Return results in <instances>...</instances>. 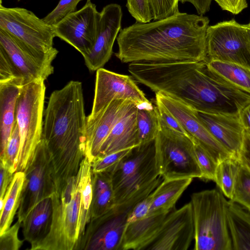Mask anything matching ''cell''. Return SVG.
I'll list each match as a JSON object with an SVG mask.
<instances>
[{"instance_id":"cell-11","label":"cell","mask_w":250,"mask_h":250,"mask_svg":"<svg viewBox=\"0 0 250 250\" xmlns=\"http://www.w3.org/2000/svg\"><path fill=\"white\" fill-rule=\"evenodd\" d=\"M55 190L50 155L44 141L42 139L32 163L25 172L18 221L21 223L38 202L52 196Z\"/></svg>"},{"instance_id":"cell-15","label":"cell","mask_w":250,"mask_h":250,"mask_svg":"<svg viewBox=\"0 0 250 250\" xmlns=\"http://www.w3.org/2000/svg\"><path fill=\"white\" fill-rule=\"evenodd\" d=\"M116 99L129 100L137 105L149 102L131 77L103 68L98 69L92 110L87 118L95 117Z\"/></svg>"},{"instance_id":"cell-18","label":"cell","mask_w":250,"mask_h":250,"mask_svg":"<svg viewBox=\"0 0 250 250\" xmlns=\"http://www.w3.org/2000/svg\"><path fill=\"white\" fill-rule=\"evenodd\" d=\"M135 104L129 100H114L95 117H87L85 155L91 162L118 120Z\"/></svg>"},{"instance_id":"cell-34","label":"cell","mask_w":250,"mask_h":250,"mask_svg":"<svg viewBox=\"0 0 250 250\" xmlns=\"http://www.w3.org/2000/svg\"><path fill=\"white\" fill-rule=\"evenodd\" d=\"M82 0H60L57 6L42 19L47 24L54 26L69 14L76 11L78 4Z\"/></svg>"},{"instance_id":"cell-20","label":"cell","mask_w":250,"mask_h":250,"mask_svg":"<svg viewBox=\"0 0 250 250\" xmlns=\"http://www.w3.org/2000/svg\"><path fill=\"white\" fill-rule=\"evenodd\" d=\"M168 213H148L127 221L121 250H146L156 237Z\"/></svg>"},{"instance_id":"cell-12","label":"cell","mask_w":250,"mask_h":250,"mask_svg":"<svg viewBox=\"0 0 250 250\" xmlns=\"http://www.w3.org/2000/svg\"><path fill=\"white\" fill-rule=\"evenodd\" d=\"M100 15L95 4L86 2L80 10L53 26L55 37L74 47L84 57L95 43Z\"/></svg>"},{"instance_id":"cell-29","label":"cell","mask_w":250,"mask_h":250,"mask_svg":"<svg viewBox=\"0 0 250 250\" xmlns=\"http://www.w3.org/2000/svg\"><path fill=\"white\" fill-rule=\"evenodd\" d=\"M208 66L230 83L250 93V67L236 63L208 61Z\"/></svg>"},{"instance_id":"cell-31","label":"cell","mask_w":250,"mask_h":250,"mask_svg":"<svg viewBox=\"0 0 250 250\" xmlns=\"http://www.w3.org/2000/svg\"><path fill=\"white\" fill-rule=\"evenodd\" d=\"M231 201L250 212V170L239 164Z\"/></svg>"},{"instance_id":"cell-8","label":"cell","mask_w":250,"mask_h":250,"mask_svg":"<svg viewBox=\"0 0 250 250\" xmlns=\"http://www.w3.org/2000/svg\"><path fill=\"white\" fill-rule=\"evenodd\" d=\"M155 145L157 167L164 180L202 178L191 137L160 125Z\"/></svg>"},{"instance_id":"cell-19","label":"cell","mask_w":250,"mask_h":250,"mask_svg":"<svg viewBox=\"0 0 250 250\" xmlns=\"http://www.w3.org/2000/svg\"><path fill=\"white\" fill-rule=\"evenodd\" d=\"M196 113L200 121L212 136L236 158L245 133L240 113L215 114L197 111Z\"/></svg>"},{"instance_id":"cell-17","label":"cell","mask_w":250,"mask_h":250,"mask_svg":"<svg viewBox=\"0 0 250 250\" xmlns=\"http://www.w3.org/2000/svg\"><path fill=\"white\" fill-rule=\"evenodd\" d=\"M121 6L110 3L100 12L96 39L90 53L83 57L85 65L93 71L103 68L110 59L113 46L121 29Z\"/></svg>"},{"instance_id":"cell-5","label":"cell","mask_w":250,"mask_h":250,"mask_svg":"<svg viewBox=\"0 0 250 250\" xmlns=\"http://www.w3.org/2000/svg\"><path fill=\"white\" fill-rule=\"evenodd\" d=\"M195 250H232L228 224L229 201L221 190L207 189L191 196Z\"/></svg>"},{"instance_id":"cell-2","label":"cell","mask_w":250,"mask_h":250,"mask_svg":"<svg viewBox=\"0 0 250 250\" xmlns=\"http://www.w3.org/2000/svg\"><path fill=\"white\" fill-rule=\"evenodd\" d=\"M42 139L48 150L55 186L78 173L85 156V115L81 82L71 81L50 95Z\"/></svg>"},{"instance_id":"cell-30","label":"cell","mask_w":250,"mask_h":250,"mask_svg":"<svg viewBox=\"0 0 250 250\" xmlns=\"http://www.w3.org/2000/svg\"><path fill=\"white\" fill-rule=\"evenodd\" d=\"M239 167L237 159L231 156L220 162L217 167L214 181L223 194L231 199Z\"/></svg>"},{"instance_id":"cell-36","label":"cell","mask_w":250,"mask_h":250,"mask_svg":"<svg viewBox=\"0 0 250 250\" xmlns=\"http://www.w3.org/2000/svg\"><path fill=\"white\" fill-rule=\"evenodd\" d=\"M132 148L122 150L102 157H96L91 162L92 172H99L110 169L124 158Z\"/></svg>"},{"instance_id":"cell-43","label":"cell","mask_w":250,"mask_h":250,"mask_svg":"<svg viewBox=\"0 0 250 250\" xmlns=\"http://www.w3.org/2000/svg\"><path fill=\"white\" fill-rule=\"evenodd\" d=\"M212 0H179L182 3L188 2L195 8L199 15H204L210 10Z\"/></svg>"},{"instance_id":"cell-47","label":"cell","mask_w":250,"mask_h":250,"mask_svg":"<svg viewBox=\"0 0 250 250\" xmlns=\"http://www.w3.org/2000/svg\"><path fill=\"white\" fill-rule=\"evenodd\" d=\"M21 0H18V1H21Z\"/></svg>"},{"instance_id":"cell-16","label":"cell","mask_w":250,"mask_h":250,"mask_svg":"<svg viewBox=\"0 0 250 250\" xmlns=\"http://www.w3.org/2000/svg\"><path fill=\"white\" fill-rule=\"evenodd\" d=\"M194 238L191 202L175 208L166 216L160 229L147 250H187Z\"/></svg>"},{"instance_id":"cell-25","label":"cell","mask_w":250,"mask_h":250,"mask_svg":"<svg viewBox=\"0 0 250 250\" xmlns=\"http://www.w3.org/2000/svg\"><path fill=\"white\" fill-rule=\"evenodd\" d=\"M227 220L232 250H250V212L229 200Z\"/></svg>"},{"instance_id":"cell-33","label":"cell","mask_w":250,"mask_h":250,"mask_svg":"<svg viewBox=\"0 0 250 250\" xmlns=\"http://www.w3.org/2000/svg\"><path fill=\"white\" fill-rule=\"evenodd\" d=\"M193 141L196 159L202 174L201 179L214 181L218 164L196 141Z\"/></svg>"},{"instance_id":"cell-22","label":"cell","mask_w":250,"mask_h":250,"mask_svg":"<svg viewBox=\"0 0 250 250\" xmlns=\"http://www.w3.org/2000/svg\"><path fill=\"white\" fill-rule=\"evenodd\" d=\"M52 196L38 202L21 223L24 238L31 245L30 250H35L50 232L52 223Z\"/></svg>"},{"instance_id":"cell-21","label":"cell","mask_w":250,"mask_h":250,"mask_svg":"<svg viewBox=\"0 0 250 250\" xmlns=\"http://www.w3.org/2000/svg\"><path fill=\"white\" fill-rule=\"evenodd\" d=\"M137 105L134 104L118 120L103 144L97 157L139 146Z\"/></svg>"},{"instance_id":"cell-46","label":"cell","mask_w":250,"mask_h":250,"mask_svg":"<svg viewBox=\"0 0 250 250\" xmlns=\"http://www.w3.org/2000/svg\"><path fill=\"white\" fill-rule=\"evenodd\" d=\"M90 1H91V0H87V1H86V2H90Z\"/></svg>"},{"instance_id":"cell-42","label":"cell","mask_w":250,"mask_h":250,"mask_svg":"<svg viewBox=\"0 0 250 250\" xmlns=\"http://www.w3.org/2000/svg\"><path fill=\"white\" fill-rule=\"evenodd\" d=\"M223 10L237 15L248 7L247 0H214Z\"/></svg>"},{"instance_id":"cell-9","label":"cell","mask_w":250,"mask_h":250,"mask_svg":"<svg viewBox=\"0 0 250 250\" xmlns=\"http://www.w3.org/2000/svg\"><path fill=\"white\" fill-rule=\"evenodd\" d=\"M53 72L52 63L34 57L8 33L0 28V83L17 79L24 85L44 81Z\"/></svg>"},{"instance_id":"cell-38","label":"cell","mask_w":250,"mask_h":250,"mask_svg":"<svg viewBox=\"0 0 250 250\" xmlns=\"http://www.w3.org/2000/svg\"><path fill=\"white\" fill-rule=\"evenodd\" d=\"M21 223L17 221L0 237V250H18L22 246L23 241L18 237V232Z\"/></svg>"},{"instance_id":"cell-45","label":"cell","mask_w":250,"mask_h":250,"mask_svg":"<svg viewBox=\"0 0 250 250\" xmlns=\"http://www.w3.org/2000/svg\"><path fill=\"white\" fill-rule=\"evenodd\" d=\"M246 25V28H247V34L250 46V20L249 22V23Z\"/></svg>"},{"instance_id":"cell-28","label":"cell","mask_w":250,"mask_h":250,"mask_svg":"<svg viewBox=\"0 0 250 250\" xmlns=\"http://www.w3.org/2000/svg\"><path fill=\"white\" fill-rule=\"evenodd\" d=\"M137 106V126L140 146L155 140L160 124L156 104H153L149 101Z\"/></svg>"},{"instance_id":"cell-37","label":"cell","mask_w":250,"mask_h":250,"mask_svg":"<svg viewBox=\"0 0 250 250\" xmlns=\"http://www.w3.org/2000/svg\"><path fill=\"white\" fill-rule=\"evenodd\" d=\"M153 20L171 16L179 11V0H150Z\"/></svg>"},{"instance_id":"cell-35","label":"cell","mask_w":250,"mask_h":250,"mask_svg":"<svg viewBox=\"0 0 250 250\" xmlns=\"http://www.w3.org/2000/svg\"><path fill=\"white\" fill-rule=\"evenodd\" d=\"M125 6L136 22L147 23L153 20L150 0H126Z\"/></svg>"},{"instance_id":"cell-40","label":"cell","mask_w":250,"mask_h":250,"mask_svg":"<svg viewBox=\"0 0 250 250\" xmlns=\"http://www.w3.org/2000/svg\"><path fill=\"white\" fill-rule=\"evenodd\" d=\"M0 169V201H2L13 180L14 173L10 170L6 164L1 161Z\"/></svg>"},{"instance_id":"cell-27","label":"cell","mask_w":250,"mask_h":250,"mask_svg":"<svg viewBox=\"0 0 250 250\" xmlns=\"http://www.w3.org/2000/svg\"><path fill=\"white\" fill-rule=\"evenodd\" d=\"M24 180L25 172H16L3 200L0 201V235L11 227L20 206Z\"/></svg>"},{"instance_id":"cell-24","label":"cell","mask_w":250,"mask_h":250,"mask_svg":"<svg viewBox=\"0 0 250 250\" xmlns=\"http://www.w3.org/2000/svg\"><path fill=\"white\" fill-rule=\"evenodd\" d=\"M193 178L164 180L152 192L148 214L168 213L175 208L181 195L191 184Z\"/></svg>"},{"instance_id":"cell-3","label":"cell","mask_w":250,"mask_h":250,"mask_svg":"<svg viewBox=\"0 0 250 250\" xmlns=\"http://www.w3.org/2000/svg\"><path fill=\"white\" fill-rule=\"evenodd\" d=\"M91 175L90 165L83 162L76 176L56 186L51 229L35 250H75L91 219Z\"/></svg>"},{"instance_id":"cell-13","label":"cell","mask_w":250,"mask_h":250,"mask_svg":"<svg viewBox=\"0 0 250 250\" xmlns=\"http://www.w3.org/2000/svg\"><path fill=\"white\" fill-rule=\"evenodd\" d=\"M132 209L121 212L112 208L91 218L75 250H121L127 216Z\"/></svg>"},{"instance_id":"cell-7","label":"cell","mask_w":250,"mask_h":250,"mask_svg":"<svg viewBox=\"0 0 250 250\" xmlns=\"http://www.w3.org/2000/svg\"><path fill=\"white\" fill-rule=\"evenodd\" d=\"M44 82L38 81L23 85L17 100L15 117L21 143L16 172H25L42 139L46 89Z\"/></svg>"},{"instance_id":"cell-14","label":"cell","mask_w":250,"mask_h":250,"mask_svg":"<svg viewBox=\"0 0 250 250\" xmlns=\"http://www.w3.org/2000/svg\"><path fill=\"white\" fill-rule=\"evenodd\" d=\"M155 94V101L171 113L188 134L196 141L217 164L233 156L209 132L199 119L196 110L164 94Z\"/></svg>"},{"instance_id":"cell-6","label":"cell","mask_w":250,"mask_h":250,"mask_svg":"<svg viewBox=\"0 0 250 250\" xmlns=\"http://www.w3.org/2000/svg\"><path fill=\"white\" fill-rule=\"evenodd\" d=\"M0 28L8 33L37 59L52 63L59 51L53 47V27L34 13L20 7L7 8L0 3Z\"/></svg>"},{"instance_id":"cell-23","label":"cell","mask_w":250,"mask_h":250,"mask_svg":"<svg viewBox=\"0 0 250 250\" xmlns=\"http://www.w3.org/2000/svg\"><path fill=\"white\" fill-rule=\"evenodd\" d=\"M23 85L19 79L0 83V150L4 155L15 121L17 100Z\"/></svg>"},{"instance_id":"cell-44","label":"cell","mask_w":250,"mask_h":250,"mask_svg":"<svg viewBox=\"0 0 250 250\" xmlns=\"http://www.w3.org/2000/svg\"><path fill=\"white\" fill-rule=\"evenodd\" d=\"M240 116L245 130L250 134V104L241 110Z\"/></svg>"},{"instance_id":"cell-10","label":"cell","mask_w":250,"mask_h":250,"mask_svg":"<svg viewBox=\"0 0 250 250\" xmlns=\"http://www.w3.org/2000/svg\"><path fill=\"white\" fill-rule=\"evenodd\" d=\"M206 54L207 61L230 62L250 67V46L246 25L232 19L208 26Z\"/></svg>"},{"instance_id":"cell-32","label":"cell","mask_w":250,"mask_h":250,"mask_svg":"<svg viewBox=\"0 0 250 250\" xmlns=\"http://www.w3.org/2000/svg\"><path fill=\"white\" fill-rule=\"evenodd\" d=\"M21 137L18 124L15 119L12 133L0 161L6 164L15 173L17 169V160L20 147Z\"/></svg>"},{"instance_id":"cell-26","label":"cell","mask_w":250,"mask_h":250,"mask_svg":"<svg viewBox=\"0 0 250 250\" xmlns=\"http://www.w3.org/2000/svg\"><path fill=\"white\" fill-rule=\"evenodd\" d=\"M92 198L91 218L100 216L114 206V195L111 175L107 171L92 172Z\"/></svg>"},{"instance_id":"cell-48","label":"cell","mask_w":250,"mask_h":250,"mask_svg":"<svg viewBox=\"0 0 250 250\" xmlns=\"http://www.w3.org/2000/svg\"><path fill=\"white\" fill-rule=\"evenodd\" d=\"M1 1H2V0H0V3H1Z\"/></svg>"},{"instance_id":"cell-39","label":"cell","mask_w":250,"mask_h":250,"mask_svg":"<svg viewBox=\"0 0 250 250\" xmlns=\"http://www.w3.org/2000/svg\"><path fill=\"white\" fill-rule=\"evenodd\" d=\"M155 103L157 106L161 125L190 137L170 113L160 103L156 101Z\"/></svg>"},{"instance_id":"cell-4","label":"cell","mask_w":250,"mask_h":250,"mask_svg":"<svg viewBox=\"0 0 250 250\" xmlns=\"http://www.w3.org/2000/svg\"><path fill=\"white\" fill-rule=\"evenodd\" d=\"M106 171L111 175L114 207L139 196L149 195L164 180L156 165L155 140L132 148Z\"/></svg>"},{"instance_id":"cell-1","label":"cell","mask_w":250,"mask_h":250,"mask_svg":"<svg viewBox=\"0 0 250 250\" xmlns=\"http://www.w3.org/2000/svg\"><path fill=\"white\" fill-rule=\"evenodd\" d=\"M209 22L207 17L179 11L162 20L136 22L120 30L115 55L129 63L206 60Z\"/></svg>"},{"instance_id":"cell-41","label":"cell","mask_w":250,"mask_h":250,"mask_svg":"<svg viewBox=\"0 0 250 250\" xmlns=\"http://www.w3.org/2000/svg\"><path fill=\"white\" fill-rule=\"evenodd\" d=\"M236 159L240 165L250 170V134L245 130L242 145Z\"/></svg>"}]
</instances>
